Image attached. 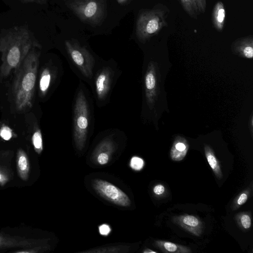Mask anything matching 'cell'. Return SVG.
I'll return each instance as SVG.
<instances>
[{"mask_svg": "<svg viewBox=\"0 0 253 253\" xmlns=\"http://www.w3.org/2000/svg\"><path fill=\"white\" fill-rule=\"evenodd\" d=\"M110 226L106 224H103L99 226V232L100 235L107 236L111 232Z\"/></svg>", "mask_w": 253, "mask_h": 253, "instance_id": "obj_26", "label": "cell"}, {"mask_svg": "<svg viewBox=\"0 0 253 253\" xmlns=\"http://www.w3.org/2000/svg\"><path fill=\"white\" fill-rule=\"evenodd\" d=\"M156 80L154 71L151 66L148 67L145 77L144 86L146 92V96L149 101H151L153 95V92L156 87Z\"/></svg>", "mask_w": 253, "mask_h": 253, "instance_id": "obj_16", "label": "cell"}, {"mask_svg": "<svg viewBox=\"0 0 253 253\" xmlns=\"http://www.w3.org/2000/svg\"><path fill=\"white\" fill-rule=\"evenodd\" d=\"M128 0H117V2L120 4H123Z\"/></svg>", "mask_w": 253, "mask_h": 253, "instance_id": "obj_30", "label": "cell"}, {"mask_svg": "<svg viewBox=\"0 0 253 253\" xmlns=\"http://www.w3.org/2000/svg\"><path fill=\"white\" fill-rule=\"evenodd\" d=\"M0 136L5 140H9L12 136L11 129L7 126H3L0 129Z\"/></svg>", "mask_w": 253, "mask_h": 253, "instance_id": "obj_23", "label": "cell"}, {"mask_svg": "<svg viewBox=\"0 0 253 253\" xmlns=\"http://www.w3.org/2000/svg\"><path fill=\"white\" fill-rule=\"evenodd\" d=\"M172 220L175 224L195 236H199L202 233V222L195 216L185 214L174 216Z\"/></svg>", "mask_w": 253, "mask_h": 253, "instance_id": "obj_9", "label": "cell"}, {"mask_svg": "<svg viewBox=\"0 0 253 253\" xmlns=\"http://www.w3.org/2000/svg\"><path fill=\"white\" fill-rule=\"evenodd\" d=\"M129 250V247L126 245H112L93 248L89 250L81 252L82 253H126Z\"/></svg>", "mask_w": 253, "mask_h": 253, "instance_id": "obj_18", "label": "cell"}, {"mask_svg": "<svg viewBox=\"0 0 253 253\" xmlns=\"http://www.w3.org/2000/svg\"><path fill=\"white\" fill-rule=\"evenodd\" d=\"M90 108L87 97L83 88L76 93L73 112V138L79 151L84 148L90 129Z\"/></svg>", "mask_w": 253, "mask_h": 253, "instance_id": "obj_4", "label": "cell"}, {"mask_svg": "<svg viewBox=\"0 0 253 253\" xmlns=\"http://www.w3.org/2000/svg\"><path fill=\"white\" fill-rule=\"evenodd\" d=\"M66 4L82 21L92 26L101 24L106 16L105 0H67Z\"/></svg>", "mask_w": 253, "mask_h": 253, "instance_id": "obj_5", "label": "cell"}, {"mask_svg": "<svg viewBox=\"0 0 253 253\" xmlns=\"http://www.w3.org/2000/svg\"><path fill=\"white\" fill-rule=\"evenodd\" d=\"M169 12L168 7L162 3L156 4L151 9L142 10L136 24V35L138 39L141 42H145L167 27Z\"/></svg>", "mask_w": 253, "mask_h": 253, "instance_id": "obj_3", "label": "cell"}, {"mask_svg": "<svg viewBox=\"0 0 253 253\" xmlns=\"http://www.w3.org/2000/svg\"><path fill=\"white\" fill-rule=\"evenodd\" d=\"M32 48L14 73L12 93L17 110L24 111L33 106L40 51Z\"/></svg>", "mask_w": 253, "mask_h": 253, "instance_id": "obj_2", "label": "cell"}, {"mask_svg": "<svg viewBox=\"0 0 253 253\" xmlns=\"http://www.w3.org/2000/svg\"><path fill=\"white\" fill-rule=\"evenodd\" d=\"M65 46L74 66L84 77L91 80L93 77L95 61L89 50L75 39L66 40Z\"/></svg>", "mask_w": 253, "mask_h": 253, "instance_id": "obj_6", "label": "cell"}, {"mask_svg": "<svg viewBox=\"0 0 253 253\" xmlns=\"http://www.w3.org/2000/svg\"><path fill=\"white\" fill-rule=\"evenodd\" d=\"M185 11L191 17L197 19L206 9V0H179Z\"/></svg>", "mask_w": 253, "mask_h": 253, "instance_id": "obj_12", "label": "cell"}, {"mask_svg": "<svg viewBox=\"0 0 253 253\" xmlns=\"http://www.w3.org/2000/svg\"><path fill=\"white\" fill-rule=\"evenodd\" d=\"M238 221L242 227L245 229H249L252 225L250 216L245 212L241 213L238 215Z\"/></svg>", "mask_w": 253, "mask_h": 253, "instance_id": "obj_21", "label": "cell"}, {"mask_svg": "<svg viewBox=\"0 0 253 253\" xmlns=\"http://www.w3.org/2000/svg\"><path fill=\"white\" fill-rule=\"evenodd\" d=\"M18 167L21 176L26 179L29 171V164L26 155L22 150H19L18 154Z\"/></svg>", "mask_w": 253, "mask_h": 253, "instance_id": "obj_19", "label": "cell"}, {"mask_svg": "<svg viewBox=\"0 0 253 253\" xmlns=\"http://www.w3.org/2000/svg\"><path fill=\"white\" fill-rule=\"evenodd\" d=\"M32 142L36 151L40 154L42 150V138L41 131L37 129L32 136Z\"/></svg>", "mask_w": 253, "mask_h": 253, "instance_id": "obj_20", "label": "cell"}, {"mask_svg": "<svg viewBox=\"0 0 253 253\" xmlns=\"http://www.w3.org/2000/svg\"><path fill=\"white\" fill-rule=\"evenodd\" d=\"M204 149L205 156L210 166L216 177L219 179H221L223 177L222 172L219 163L215 157L213 150L207 145L205 146Z\"/></svg>", "mask_w": 253, "mask_h": 253, "instance_id": "obj_17", "label": "cell"}, {"mask_svg": "<svg viewBox=\"0 0 253 253\" xmlns=\"http://www.w3.org/2000/svg\"><path fill=\"white\" fill-rule=\"evenodd\" d=\"M188 148L189 145L186 140L182 137H177L174 141L170 150L171 159L174 161L182 160L187 154Z\"/></svg>", "mask_w": 253, "mask_h": 253, "instance_id": "obj_13", "label": "cell"}, {"mask_svg": "<svg viewBox=\"0 0 253 253\" xmlns=\"http://www.w3.org/2000/svg\"><path fill=\"white\" fill-rule=\"evenodd\" d=\"M144 253H156V252L150 250L149 249H146L145 251H143Z\"/></svg>", "mask_w": 253, "mask_h": 253, "instance_id": "obj_29", "label": "cell"}, {"mask_svg": "<svg viewBox=\"0 0 253 253\" xmlns=\"http://www.w3.org/2000/svg\"><path fill=\"white\" fill-rule=\"evenodd\" d=\"M248 195L247 192L245 191L241 193L236 201V205L240 206L245 204L248 200Z\"/></svg>", "mask_w": 253, "mask_h": 253, "instance_id": "obj_25", "label": "cell"}, {"mask_svg": "<svg viewBox=\"0 0 253 253\" xmlns=\"http://www.w3.org/2000/svg\"><path fill=\"white\" fill-rule=\"evenodd\" d=\"M253 37L252 35L243 37L236 40L232 43V49L246 58L253 57Z\"/></svg>", "mask_w": 253, "mask_h": 253, "instance_id": "obj_10", "label": "cell"}, {"mask_svg": "<svg viewBox=\"0 0 253 253\" xmlns=\"http://www.w3.org/2000/svg\"><path fill=\"white\" fill-rule=\"evenodd\" d=\"M165 188L164 185L162 184H158L153 188V192L157 195H162L164 193Z\"/></svg>", "mask_w": 253, "mask_h": 253, "instance_id": "obj_27", "label": "cell"}, {"mask_svg": "<svg viewBox=\"0 0 253 253\" xmlns=\"http://www.w3.org/2000/svg\"><path fill=\"white\" fill-rule=\"evenodd\" d=\"M56 70L52 67L46 66L42 70L39 81V91L41 96L47 93L52 83L56 78Z\"/></svg>", "mask_w": 253, "mask_h": 253, "instance_id": "obj_11", "label": "cell"}, {"mask_svg": "<svg viewBox=\"0 0 253 253\" xmlns=\"http://www.w3.org/2000/svg\"><path fill=\"white\" fill-rule=\"evenodd\" d=\"M41 45L29 29L24 26L3 30L0 33V81L14 74L30 51Z\"/></svg>", "mask_w": 253, "mask_h": 253, "instance_id": "obj_1", "label": "cell"}, {"mask_svg": "<svg viewBox=\"0 0 253 253\" xmlns=\"http://www.w3.org/2000/svg\"><path fill=\"white\" fill-rule=\"evenodd\" d=\"M144 165L143 160L137 156L132 157L130 161V166L134 170H140L143 168Z\"/></svg>", "mask_w": 253, "mask_h": 253, "instance_id": "obj_22", "label": "cell"}, {"mask_svg": "<svg viewBox=\"0 0 253 253\" xmlns=\"http://www.w3.org/2000/svg\"><path fill=\"white\" fill-rule=\"evenodd\" d=\"M97 157V162L102 165L107 164L110 158V155L105 153L100 152L95 155Z\"/></svg>", "mask_w": 253, "mask_h": 253, "instance_id": "obj_24", "label": "cell"}, {"mask_svg": "<svg viewBox=\"0 0 253 253\" xmlns=\"http://www.w3.org/2000/svg\"><path fill=\"white\" fill-rule=\"evenodd\" d=\"M2 176L0 173V181L2 179Z\"/></svg>", "mask_w": 253, "mask_h": 253, "instance_id": "obj_31", "label": "cell"}, {"mask_svg": "<svg viewBox=\"0 0 253 253\" xmlns=\"http://www.w3.org/2000/svg\"><path fill=\"white\" fill-rule=\"evenodd\" d=\"M226 12L223 2L217 1L213 9L212 21L214 28L219 32H221L224 26Z\"/></svg>", "mask_w": 253, "mask_h": 253, "instance_id": "obj_14", "label": "cell"}, {"mask_svg": "<svg viewBox=\"0 0 253 253\" xmlns=\"http://www.w3.org/2000/svg\"><path fill=\"white\" fill-rule=\"evenodd\" d=\"M114 76L115 72L109 66L102 67L95 74L94 88L96 100L99 103H104L108 98Z\"/></svg>", "mask_w": 253, "mask_h": 253, "instance_id": "obj_8", "label": "cell"}, {"mask_svg": "<svg viewBox=\"0 0 253 253\" xmlns=\"http://www.w3.org/2000/svg\"><path fill=\"white\" fill-rule=\"evenodd\" d=\"M155 246L162 252L166 253H190L192 251L187 247L166 241L158 240Z\"/></svg>", "mask_w": 253, "mask_h": 253, "instance_id": "obj_15", "label": "cell"}, {"mask_svg": "<svg viewBox=\"0 0 253 253\" xmlns=\"http://www.w3.org/2000/svg\"><path fill=\"white\" fill-rule=\"evenodd\" d=\"M22 0L23 2H36L40 3L41 0Z\"/></svg>", "mask_w": 253, "mask_h": 253, "instance_id": "obj_28", "label": "cell"}, {"mask_svg": "<svg viewBox=\"0 0 253 253\" xmlns=\"http://www.w3.org/2000/svg\"><path fill=\"white\" fill-rule=\"evenodd\" d=\"M91 186L98 195L117 206L127 207L130 205L128 196L117 186L106 180L94 179L91 181Z\"/></svg>", "mask_w": 253, "mask_h": 253, "instance_id": "obj_7", "label": "cell"}]
</instances>
